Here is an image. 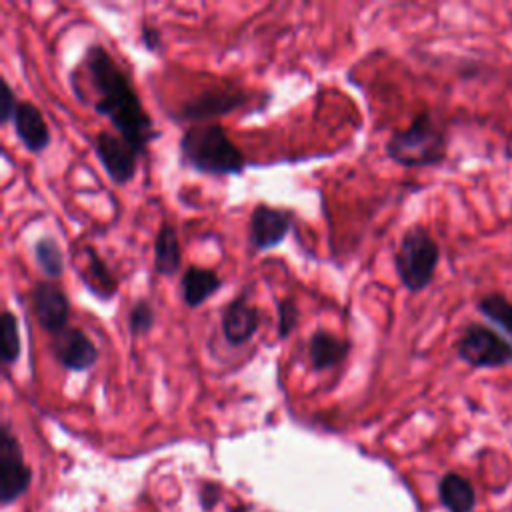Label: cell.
Segmentation results:
<instances>
[{
    "instance_id": "obj_1",
    "label": "cell",
    "mask_w": 512,
    "mask_h": 512,
    "mask_svg": "<svg viewBox=\"0 0 512 512\" xmlns=\"http://www.w3.org/2000/svg\"><path fill=\"white\" fill-rule=\"evenodd\" d=\"M84 70L94 90L92 108L106 116L116 132L142 154L150 140L158 136L152 118L142 106L130 76L106 52L104 46L92 44L84 54Z\"/></svg>"
},
{
    "instance_id": "obj_2",
    "label": "cell",
    "mask_w": 512,
    "mask_h": 512,
    "mask_svg": "<svg viewBox=\"0 0 512 512\" xmlns=\"http://www.w3.org/2000/svg\"><path fill=\"white\" fill-rule=\"evenodd\" d=\"M180 158L186 166L208 176L242 174L246 158L220 124H200L184 130Z\"/></svg>"
},
{
    "instance_id": "obj_3",
    "label": "cell",
    "mask_w": 512,
    "mask_h": 512,
    "mask_svg": "<svg viewBox=\"0 0 512 512\" xmlns=\"http://www.w3.org/2000/svg\"><path fill=\"white\" fill-rule=\"evenodd\" d=\"M446 130L430 110H422L406 128L394 130L386 142V156L406 168H424L444 162Z\"/></svg>"
},
{
    "instance_id": "obj_4",
    "label": "cell",
    "mask_w": 512,
    "mask_h": 512,
    "mask_svg": "<svg viewBox=\"0 0 512 512\" xmlns=\"http://www.w3.org/2000/svg\"><path fill=\"white\" fill-rule=\"evenodd\" d=\"M438 262L440 248L430 232L420 224L410 226L404 232L394 256L396 274L402 286L408 292H422L432 282Z\"/></svg>"
},
{
    "instance_id": "obj_5",
    "label": "cell",
    "mask_w": 512,
    "mask_h": 512,
    "mask_svg": "<svg viewBox=\"0 0 512 512\" xmlns=\"http://www.w3.org/2000/svg\"><path fill=\"white\" fill-rule=\"evenodd\" d=\"M456 356L472 368H502L512 364V344L486 324L470 322L456 340Z\"/></svg>"
},
{
    "instance_id": "obj_6",
    "label": "cell",
    "mask_w": 512,
    "mask_h": 512,
    "mask_svg": "<svg viewBox=\"0 0 512 512\" xmlns=\"http://www.w3.org/2000/svg\"><path fill=\"white\" fill-rule=\"evenodd\" d=\"M30 468L24 462V454L18 438L12 434L8 422L2 424L0 434V498L2 504L16 500L30 484Z\"/></svg>"
},
{
    "instance_id": "obj_7",
    "label": "cell",
    "mask_w": 512,
    "mask_h": 512,
    "mask_svg": "<svg viewBox=\"0 0 512 512\" xmlns=\"http://www.w3.org/2000/svg\"><path fill=\"white\" fill-rule=\"evenodd\" d=\"M94 152L112 182L126 184L134 178L140 154L120 134L100 130L94 138Z\"/></svg>"
},
{
    "instance_id": "obj_8",
    "label": "cell",
    "mask_w": 512,
    "mask_h": 512,
    "mask_svg": "<svg viewBox=\"0 0 512 512\" xmlns=\"http://www.w3.org/2000/svg\"><path fill=\"white\" fill-rule=\"evenodd\" d=\"M30 300H32L34 316L44 332L56 336L68 328L70 300L56 282H50V280L36 282L30 294Z\"/></svg>"
},
{
    "instance_id": "obj_9",
    "label": "cell",
    "mask_w": 512,
    "mask_h": 512,
    "mask_svg": "<svg viewBox=\"0 0 512 512\" xmlns=\"http://www.w3.org/2000/svg\"><path fill=\"white\" fill-rule=\"evenodd\" d=\"M292 228V212L268 204L254 206L248 224V240L254 250H270L282 244Z\"/></svg>"
},
{
    "instance_id": "obj_10",
    "label": "cell",
    "mask_w": 512,
    "mask_h": 512,
    "mask_svg": "<svg viewBox=\"0 0 512 512\" xmlns=\"http://www.w3.org/2000/svg\"><path fill=\"white\" fill-rule=\"evenodd\" d=\"M52 352L56 362L70 372H84L98 360V350L90 336L80 328H66L52 336Z\"/></svg>"
},
{
    "instance_id": "obj_11",
    "label": "cell",
    "mask_w": 512,
    "mask_h": 512,
    "mask_svg": "<svg viewBox=\"0 0 512 512\" xmlns=\"http://www.w3.org/2000/svg\"><path fill=\"white\" fill-rule=\"evenodd\" d=\"M260 324H262V314L258 306L248 302L246 294L236 296L222 310L220 326H222L224 340L230 346H242L250 342L252 336L258 332Z\"/></svg>"
},
{
    "instance_id": "obj_12",
    "label": "cell",
    "mask_w": 512,
    "mask_h": 512,
    "mask_svg": "<svg viewBox=\"0 0 512 512\" xmlns=\"http://www.w3.org/2000/svg\"><path fill=\"white\" fill-rule=\"evenodd\" d=\"M12 122H14V132L26 150L38 154L48 148L50 130H48V124L36 104L20 102Z\"/></svg>"
},
{
    "instance_id": "obj_13",
    "label": "cell",
    "mask_w": 512,
    "mask_h": 512,
    "mask_svg": "<svg viewBox=\"0 0 512 512\" xmlns=\"http://www.w3.org/2000/svg\"><path fill=\"white\" fill-rule=\"evenodd\" d=\"M246 96L240 90H212L206 94H200L196 98H190L182 112L180 118L184 120H204L210 116L218 114H228L230 110L242 106Z\"/></svg>"
},
{
    "instance_id": "obj_14",
    "label": "cell",
    "mask_w": 512,
    "mask_h": 512,
    "mask_svg": "<svg viewBox=\"0 0 512 512\" xmlns=\"http://www.w3.org/2000/svg\"><path fill=\"white\" fill-rule=\"evenodd\" d=\"M350 352V342L328 332L316 330L308 340V358L316 370H328L346 360Z\"/></svg>"
},
{
    "instance_id": "obj_15",
    "label": "cell",
    "mask_w": 512,
    "mask_h": 512,
    "mask_svg": "<svg viewBox=\"0 0 512 512\" xmlns=\"http://www.w3.org/2000/svg\"><path fill=\"white\" fill-rule=\"evenodd\" d=\"M82 252L86 254V262L78 272L82 284L100 300H110L118 292L116 276L110 272V268L94 248L84 246Z\"/></svg>"
},
{
    "instance_id": "obj_16",
    "label": "cell",
    "mask_w": 512,
    "mask_h": 512,
    "mask_svg": "<svg viewBox=\"0 0 512 512\" xmlns=\"http://www.w3.org/2000/svg\"><path fill=\"white\" fill-rule=\"evenodd\" d=\"M222 286V278L202 266H188L182 276V298L186 306L198 308L202 306L212 294H216Z\"/></svg>"
},
{
    "instance_id": "obj_17",
    "label": "cell",
    "mask_w": 512,
    "mask_h": 512,
    "mask_svg": "<svg viewBox=\"0 0 512 512\" xmlns=\"http://www.w3.org/2000/svg\"><path fill=\"white\" fill-rule=\"evenodd\" d=\"M182 252L180 240L170 224H160L154 240V272L158 276H174L180 270Z\"/></svg>"
},
{
    "instance_id": "obj_18",
    "label": "cell",
    "mask_w": 512,
    "mask_h": 512,
    "mask_svg": "<svg viewBox=\"0 0 512 512\" xmlns=\"http://www.w3.org/2000/svg\"><path fill=\"white\" fill-rule=\"evenodd\" d=\"M440 498L450 512H468L474 504V490L460 474H446L440 480Z\"/></svg>"
},
{
    "instance_id": "obj_19",
    "label": "cell",
    "mask_w": 512,
    "mask_h": 512,
    "mask_svg": "<svg viewBox=\"0 0 512 512\" xmlns=\"http://www.w3.org/2000/svg\"><path fill=\"white\" fill-rule=\"evenodd\" d=\"M476 308L484 318L500 326L512 338V300L500 292H490L478 300Z\"/></svg>"
},
{
    "instance_id": "obj_20",
    "label": "cell",
    "mask_w": 512,
    "mask_h": 512,
    "mask_svg": "<svg viewBox=\"0 0 512 512\" xmlns=\"http://www.w3.org/2000/svg\"><path fill=\"white\" fill-rule=\"evenodd\" d=\"M34 260L48 278H60L64 272V256L52 236H42L34 244Z\"/></svg>"
},
{
    "instance_id": "obj_21",
    "label": "cell",
    "mask_w": 512,
    "mask_h": 512,
    "mask_svg": "<svg viewBox=\"0 0 512 512\" xmlns=\"http://www.w3.org/2000/svg\"><path fill=\"white\" fill-rule=\"evenodd\" d=\"M20 356V334L18 320L10 310L2 312L0 318V358L4 366H10Z\"/></svg>"
},
{
    "instance_id": "obj_22",
    "label": "cell",
    "mask_w": 512,
    "mask_h": 512,
    "mask_svg": "<svg viewBox=\"0 0 512 512\" xmlns=\"http://www.w3.org/2000/svg\"><path fill=\"white\" fill-rule=\"evenodd\" d=\"M156 322V312L148 300H136L126 316V324L132 336L148 334Z\"/></svg>"
},
{
    "instance_id": "obj_23",
    "label": "cell",
    "mask_w": 512,
    "mask_h": 512,
    "mask_svg": "<svg viewBox=\"0 0 512 512\" xmlns=\"http://www.w3.org/2000/svg\"><path fill=\"white\" fill-rule=\"evenodd\" d=\"M298 324V306L292 298L278 300V334L280 338H286L294 332Z\"/></svg>"
},
{
    "instance_id": "obj_24",
    "label": "cell",
    "mask_w": 512,
    "mask_h": 512,
    "mask_svg": "<svg viewBox=\"0 0 512 512\" xmlns=\"http://www.w3.org/2000/svg\"><path fill=\"white\" fill-rule=\"evenodd\" d=\"M18 104L20 102L16 100L12 86L8 84V80H2V102H0V122L2 124H6L10 118H14Z\"/></svg>"
},
{
    "instance_id": "obj_25",
    "label": "cell",
    "mask_w": 512,
    "mask_h": 512,
    "mask_svg": "<svg viewBox=\"0 0 512 512\" xmlns=\"http://www.w3.org/2000/svg\"><path fill=\"white\" fill-rule=\"evenodd\" d=\"M140 36H142V42H144V46H146L148 50H158V46H160V42H162L158 28L150 26L148 22H144Z\"/></svg>"
},
{
    "instance_id": "obj_26",
    "label": "cell",
    "mask_w": 512,
    "mask_h": 512,
    "mask_svg": "<svg viewBox=\"0 0 512 512\" xmlns=\"http://www.w3.org/2000/svg\"><path fill=\"white\" fill-rule=\"evenodd\" d=\"M230 512H248L244 506H238V508H234V510H230Z\"/></svg>"
}]
</instances>
